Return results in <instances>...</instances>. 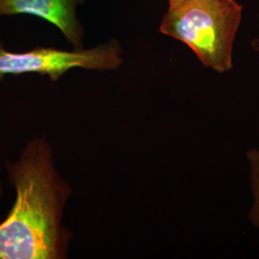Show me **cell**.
I'll return each mask as SVG.
<instances>
[{
	"instance_id": "6da1fadb",
	"label": "cell",
	"mask_w": 259,
	"mask_h": 259,
	"mask_svg": "<svg viewBox=\"0 0 259 259\" xmlns=\"http://www.w3.org/2000/svg\"><path fill=\"white\" fill-rule=\"evenodd\" d=\"M7 171L16 201L0 223V259L65 257L62 217L69 188L56 171L52 150L34 139L17 161L8 163Z\"/></svg>"
},
{
	"instance_id": "7a4b0ae2",
	"label": "cell",
	"mask_w": 259,
	"mask_h": 259,
	"mask_svg": "<svg viewBox=\"0 0 259 259\" xmlns=\"http://www.w3.org/2000/svg\"><path fill=\"white\" fill-rule=\"evenodd\" d=\"M243 7L236 0H194L167 10L159 32L189 47L204 67L225 73L233 67V45Z\"/></svg>"
},
{
	"instance_id": "3957f363",
	"label": "cell",
	"mask_w": 259,
	"mask_h": 259,
	"mask_svg": "<svg viewBox=\"0 0 259 259\" xmlns=\"http://www.w3.org/2000/svg\"><path fill=\"white\" fill-rule=\"evenodd\" d=\"M122 48L117 39L97 47L74 50L36 47L25 52L8 51L0 45V83L9 75L37 73L56 82L76 67L89 70H116L123 64Z\"/></svg>"
},
{
	"instance_id": "277c9868",
	"label": "cell",
	"mask_w": 259,
	"mask_h": 259,
	"mask_svg": "<svg viewBox=\"0 0 259 259\" xmlns=\"http://www.w3.org/2000/svg\"><path fill=\"white\" fill-rule=\"evenodd\" d=\"M85 0H0V17L27 15L58 28L74 48H83L84 28L77 8Z\"/></svg>"
},
{
	"instance_id": "5b68a950",
	"label": "cell",
	"mask_w": 259,
	"mask_h": 259,
	"mask_svg": "<svg viewBox=\"0 0 259 259\" xmlns=\"http://www.w3.org/2000/svg\"><path fill=\"white\" fill-rule=\"evenodd\" d=\"M250 169V185L252 204L249 210L250 222L259 229V148H250L246 152Z\"/></svg>"
},
{
	"instance_id": "8992f818",
	"label": "cell",
	"mask_w": 259,
	"mask_h": 259,
	"mask_svg": "<svg viewBox=\"0 0 259 259\" xmlns=\"http://www.w3.org/2000/svg\"><path fill=\"white\" fill-rule=\"evenodd\" d=\"M194 0H168V9H174L185 5Z\"/></svg>"
},
{
	"instance_id": "52a82bcc",
	"label": "cell",
	"mask_w": 259,
	"mask_h": 259,
	"mask_svg": "<svg viewBox=\"0 0 259 259\" xmlns=\"http://www.w3.org/2000/svg\"><path fill=\"white\" fill-rule=\"evenodd\" d=\"M250 46H251V47H252L255 51L259 52V37L253 38V39L251 40V42H250Z\"/></svg>"
},
{
	"instance_id": "ba28073f",
	"label": "cell",
	"mask_w": 259,
	"mask_h": 259,
	"mask_svg": "<svg viewBox=\"0 0 259 259\" xmlns=\"http://www.w3.org/2000/svg\"><path fill=\"white\" fill-rule=\"evenodd\" d=\"M1 195H2V187H1V185H0V197H1Z\"/></svg>"
}]
</instances>
